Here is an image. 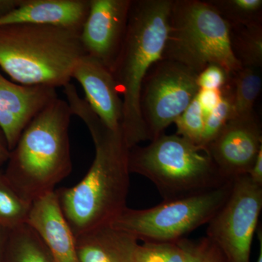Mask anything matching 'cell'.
<instances>
[{
    "instance_id": "cell-20",
    "label": "cell",
    "mask_w": 262,
    "mask_h": 262,
    "mask_svg": "<svg viewBox=\"0 0 262 262\" xmlns=\"http://www.w3.org/2000/svg\"><path fill=\"white\" fill-rule=\"evenodd\" d=\"M31 206L0 170V227L10 231L27 224Z\"/></svg>"
},
{
    "instance_id": "cell-24",
    "label": "cell",
    "mask_w": 262,
    "mask_h": 262,
    "mask_svg": "<svg viewBox=\"0 0 262 262\" xmlns=\"http://www.w3.org/2000/svg\"><path fill=\"white\" fill-rule=\"evenodd\" d=\"M205 120L206 115L196 96L187 110L174 122L177 127V135L200 146Z\"/></svg>"
},
{
    "instance_id": "cell-1",
    "label": "cell",
    "mask_w": 262,
    "mask_h": 262,
    "mask_svg": "<svg viewBox=\"0 0 262 262\" xmlns=\"http://www.w3.org/2000/svg\"><path fill=\"white\" fill-rule=\"evenodd\" d=\"M72 115L83 121L95 146V158L78 184L55 190L75 237L110 225L127 208L130 188L129 149L122 130H111L73 84L63 88Z\"/></svg>"
},
{
    "instance_id": "cell-28",
    "label": "cell",
    "mask_w": 262,
    "mask_h": 262,
    "mask_svg": "<svg viewBox=\"0 0 262 262\" xmlns=\"http://www.w3.org/2000/svg\"><path fill=\"white\" fill-rule=\"evenodd\" d=\"M248 175L253 182L262 186V148L258 151L256 160Z\"/></svg>"
},
{
    "instance_id": "cell-11",
    "label": "cell",
    "mask_w": 262,
    "mask_h": 262,
    "mask_svg": "<svg viewBox=\"0 0 262 262\" xmlns=\"http://www.w3.org/2000/svg\"><path fill=\"white\" fill-rule=\"evenodd\" d=\"M261 148V127L253 117L231 119L204 149L222 177L232 181L248 175Z\"/></svg>"
},
{
    "instance_id": "cell-10",
    "label": "cell",
    "mask_w": 262,
    "mask_h": 262,
    "mask_svg": "<svg viewBox=\"0 0 262 262\" xmlns=\"http://www.w3.org/2000/svg\"><path fill=\"white\" fill-rule=\"evenodd\" d=\"M132 0H91L80 34L88 56L112 71L126 34Z\"/></svg>"
},
{
    "instance_id": "cell-17",
    "label": "cell",
    "mask_w": 262,
    "mask_h": 262,
    "mask_svg": "<svg viewBox=\"0 0 262 262\" xmlns=\"http://www.w3.org/2000/svg\"><path fill=\"white\" fill-rule=\"evenodd\" d=\"M3 262H53L38 234L27 224L8 231Z\"/></svg>"
},
{
    "instance_id": "cell-32",
    "label": "cell",
    "mask_w": 262,
    "mask_h": 262,
    "mask_svg": "<svg viewBox=\"0 0 262 262\" xmlns=\"http://www.w3.org/2000/svg\"><path fill=\"white\" fill-rule=\"evenodd\" d=\"M258 239H259V253H258V256L257 258V261L256 262H262V234L261 230H260V232H258Z\"/></svg>"
},
{
    "instance_id": "cell-14",
    "label": "cell",
    "mask_w": 262,
    "mask_h": 262,
    "mask_svg": "<svg viewBox=\"0 0 262 262\" xmlns=\"http://www.w3.org/2000/svg\"><path fill=\"white\" fill-rule=\"evenodd\" d=\"M27 224L46 245L53 262H79L75 237L55 191L34 201Z\"/></svg>"
},
{
    "instance_id": "cell-22",
    "label": "cell",
    "mask_w": 262,
    "mask_h": 262,
    "mask_svg": "<svg viewBox=\"0 0 262 262\" xmlns=\"http://www.w3.org/2000/svg\"><path fill=\"white\" fill-rule=\"evenodd\" d=\"M232 102H233V84L232 79L222 90V96L220 102L206 116L204 130L200 146L203 149L222 130L232 116Z\"/></svg>"
},
{
    "instance_id": "cell-3",
    "label": "cell",
    "mask_w": 262,
    "mask_h": 262,
    "mask_svg": "<svg viewBox=\"0 0 262 262\" xmlns=\"http://www.w3.org/2000/svg\"><path fill=\"white\" fill-rule=\"evenodd\" d=\"M72 116L67 101L55 98L29 122L10 151L5 177L31 204L55 191L72 172L69 128Z\"/></svg>"
},
{
    "instance_id": "cell-25",
    "label": "cell",
    "mask_w": 262,
    "mask_h": 262,
    "mask_svg": "<svg viewBox=\"0 0 262 262\" xmlns=\"http://www.w3.org/2000/svg\"><path fill=\"white\" fill-rule=\"evenodd\" d=\"M185 253V262H225L220 251L206 237L177 241Z\"/></svg>"
},
{
    "instance_id": "cell-8",
    "label": "cell",
    "mask_w": 262,
    "mask_h": 262,
    "mask_svg": "<svg viewBox=\"0 0 262 262\" xmlns=\"http://www.w3.org/2000/svg\"><path fill=\"white\" fill-rule=\"evenodd\" d=\"M262 210V186L248 175L232 181L227 201L208 224L207 238L225 262H250L251 246Z\"/></svg>"
},
{
    "instance_id": "cell-4",
    "label": "cell",
    "mask_w": 262,
    "mask_h": 262,
    "mask_svg": "<svg viewBox=\"0 0 262 262\" xmlns=\"http://www.w3.org/2000/svg\"><path fill=\"white\" fill-rule=\"evenodd\" d=\"M80 34L53 26H0V70L24 85L63 88L86 55Z\"/></svg>"
},
{
    "instance_id": "cell-30",
    "label": "cell",
    "mask_w": 262,
    "mask_h": 262,
    "mask_svg": "<svg viewBox=\"0 0 262 262\" xmlns=\"http://www.w3.org/2000/svg\"><path fill=\"white\" fill-rule=\"evenodd\" d=\"M20 3L21 0H0V18L16 9Z\"/></svg>"
},
{
    "instance_id": "cell-6",
    "label": "cell",
    "mask_w": 262,
    "mask_h": 262,
    "mask_svg": "<svg viewBox=\"0 0 262 262\" xmlns=\"http://www.w3.org/2000/svg\"><path fill=\"white\" fill-rule=\"evenodd\" d=\"M163 59L200 74L217 64L230 75L243 68L231 47L229 24L208 1L173 0Z\"/></svg>"
},
{
    "instance_id": "cell-12",
    "label": "cell",
    "mask_w": 262,
    "mask_h": 262,
    "mask_svg": "<svg viewBox=\"0 0 262 262\" xmlns=\"http://www.w3.org/2000/svg\"><path fill=\"white\" fill-rule=\"evenodd\" d=\"M57 97L56 89L16 83L0 71V127L10 151L32 119Z\"/></svg>"
},
{
    "instance_id": "cell-9",
    "label": "cell",
    "mask_w": 262,
    "mask_h": 262,
    "mask_svg": "<svg viewBox=\"0 0 262 262\" xmlns=\"http://www.w3.org/2000/svg\"><path fill=\"white\" fill-rule=\"evenodd\" d=\"M198 74L178 62L162 59L143 82L140 107L150 141L164 134L187 110L200 89Z\"/></svg>"
},
{
    "instance_id": "cell-15",
    "label": "cell",
    "mask_w": 262,
    "mask_h": 262,
    "mask_svg": "<svg viewBox=\"0 0 262 262\" xmlns=\"http://www.w3.org/2000/svg\"><path fill=\"white\" fill-rule=\"evenodd\" d=\"M91 0H21L20 5L3 18L0 26L30 24L53 26L80 32Z\"/></svg>"
},
{
    "instance_id": "cell-2",
    "label": "cell",
    "mask_w": 262,
    "mask_h": 262,
    "mask_svg": "<svg viewBox=\"0 0 262 262\" xmlns=\"http://www.w3.org/2000/svg\"><path fill=\"white\" fill-rule=\"evenodd\" d=\"M173 0H132L126 34L111 72L123 104L121 129L129 149L149 140L141 116L143 82L163 59Z\"/></svg>"
},
{
    "instance_id": "cell-21",
    "label": "cell",
    "mask_w": 262,
    "mask_h": 262,
    "mask_svg": "<svg viewBox=\"0 0 262 262\" xmlns=\"http://www.w3.org/2000/svg\"><path fill=\"white\" fill-rule=\"evenodd\" d=\"M229 26L262 23L261 0L208 1Z\"/></svg>"
},
{
    "instance_id": "cell-23",
    "label": "cell",
    "mask_w": 262,
    "mask_h": 262,
    "mask_svg": "<svg viewBox=\"0 0 262 262\" xmlns=\"http://www.w3.org/2000/svg\"><path fill=\"white\" fill-rule=\"evenodd\" d=\"M185 253L178 242L138 244L134 262H185Z\"/></svg>"
},
{
    "instance_id": "cell-7",
    "label": "cell",
    "mask_w": 262,
    "mask_h": 262,
    "mask_svg": "<svg viewBox=\"0 0 262 262\" xmlns=\"http://www.w3.org/2000/svg\"><path fill=\"white\" fill-rule=\"evenodd\" d=\"M233 181V180H232ZM232 181L207 192L146 208H127L111 227L143 243H175L208 225L227 201Z\"/></svg>"
},
{
    "instance_id": "cell-16",
    "label": "cell",
    "mask_w": 262,
    "mask_h": 262,
    "mask_svg": "<svg viewBox=\"0 0 262 262\" xmlns=\"http://www.w3.org/2000/svg\"><path fill=\"white\" fill-rule=\"evenodd\" d=\"M79 262H134L139 241L110 225L75 237Z\"/></svg>"
},
{
    "instance_id": "cell-13",
    "label": "cell",
    "mask_w": 262,
    "mask_h": 262,
    "mask_svg": "<svg viewBox=\"0 0 262 262\" xmlns=\"http://www.w3.org/2000/svg\"><path fill=\"white\" fill-rule=\"evenodd\" d=\"M72 79L77 80L90 106L111 130H122L123 104L111 71L84 55L76 63Z\"/></svg>"
},
{
    "instance_id": "cell-27",
    "label": "cell",
    "mask_w": 262,
    "mask_h": 262,
    "mask_svg": "<svg viewBox=\"0 0 262 262\" xmlns=\"http://www.w3.org/2000/svg\"><path fill=\"white\" fill-rule=\"evenodd\" d=\"M222 90H200L196 98L201 103L202 108L206 115H208L218 104L222 96Z\"/></svg>"
},
{
    "instance_id": "cell-5",
    "label": "cell",
    "mask_w": 262,
    "mask_h": 262,
    "mask_svg": "<svg viewBox=\"0 0 262 262\" xmlns=\"http://www.w3.org/2000/svg\"><path fill=\"white\" fill-rule=\"evenodd\" d=\"M128 165L130 173L154 184L163 201L195 195L230 182L206 150L177 134H164L149 145L131 148Z\"/></svg>"
},
{
    "instance_id": "cell-29",
    "label": "cell",
    "mask_w": 262,
    "mask_h": 262,
    "mask_svg": "<svg viewBox=\"0 0 262 262\" xmlns=\"http://www.w3.org/2000/svg\"><path fill=\"white\" fill-rule=\"evenodd\" d=\"M10 150L4 133L0 127V168L6 165L9 159Z\"/></svg>"
},
{
    "instance_id": "cell-19",
    "label": "cell",
    "mask_w": 262,
    "mask_h": 262,
    "mask_svg": "<svg viewBox=\"0 0 262 262\" xmlns=\"http://www.w3.org/2000/svg\"><path fill=\"white\" fill-rule=\"evenodd\" d=\"M231 47L242 67H262V25L229 26Z\"/></svg>"
},
{
    "instance_id": "cell-31",
    "label": "cell",
    "mask_w": 262,
    "mask_h": 262,
    "mask_svg": "<svg viewBox=\"0 0 262 262\" xmlns=\"http://www.w3.org/2000/svg\"><path fill=\"white\" fill-rule=\"evenodd\" d=\"M8 231L0 227V262H3V250Z\"/></svg>"
},
{
    "instance_id": "cell-26",
    "label": "cell",
    "mask_w": 262,
    "mask_h": 262,
    "mask_svg": "<svg viewBox=\"0 0 262 262\" xmlns=\"http://www.w3.org/2000/svg\"><path fill=\"white\" fill-rule=\"evenodd\" d=\"M229 75L220 66L211 64L198 74L196 83L200 90H221L230 82Z\"/></svg>"
},
{
    "instance_id": "cell-18",
    "label": "cell",
    "mask_w": 262,
    "mask_h": 262,
    "mask_svg": "<svg viewBox=\"0 0 262 262\" xmlns=\"http://www.w3.org/2000/svg\"><path fill=\"white\" fill-rule=\"evenodd\" d=\"M232 82L233 84V102L231 119L256 117L253 108L261 92L262 85L260 69L243 67L232 76Z\"/></svg>"
}]
</instances>
